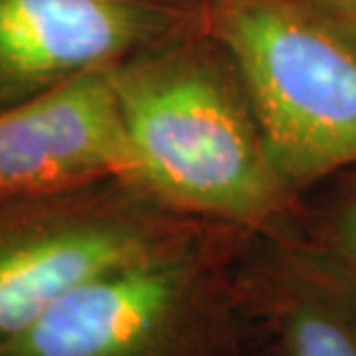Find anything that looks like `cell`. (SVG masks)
I'll use <instances>...</instances> for the list:
<instances>
[{
    "instance_id": "1",
    "label": "cell",
    "mask_w": 356,
    "mask_h": 356,
    "mask_svg": "<svg viewBox=\"0 0 356 356\" xmlns=\"http://www.w3.org/2000/svg\"><path fill=\"white\" fill-rule=\"evenodd\" d=\"M285 186L356 163V44L310 0H209Z\"/></svg>"
},
{
    "instance_id": "2",
    "label": "cell",
    "mask_w": 356,
    "mask_h": 356,
    "mask_svg": "<svg viewBox=\"0 0 356 356\" xmlns=\"http://www.w3.org/2000/svg\"><path fill=\"white\" fill-rule=\"evenodd\" d=\"M136 181L181 207L260 223L283 200V179L246 99L204 63L170 60L111 74Z\"/></svg>"
},
{
    "instance_id": "3",
    "label": "cell",
    "mask_w": 356,
    "mask_h": 356,
    "mask_svg": "<svg viewBox=\"0 0 356 356\" xmlns=\"http://www.w3.org/2000/svg\"><path fill=\"white\" fill-rule=\"evenodd\" d=\"M191 271L152 251L60 297L0 356H163L181 329Z\"/></svg>"
},
{
    "instance_id": "4",
    "label": "cell",
    "mask_w": 356,
    "mask_h": 356,
    "mask_svg": "<svg viewBox=\"0 0 356 356\" xmlns=\"http://www.w3.org/2000/svg\"><path fill=\"white\" fill-rule=\"evenodd\" d=\"M136 175L122 108L104 67L0 113V193H47L99 177L136 181Z\"/></svg>"
},
{
    "instance_id": "5",
    "label": "cell",
    "mask_w": 356,
    "mask_h": 356,
    "mask_svg": "<svg viewBox=\"0 0 356 356\" xmlns=\"http://www.w3.org/2000/svg\"><path fill=\"white\" fill-rule=\"evenodd\" d=\"M156 251L122 216H0V345L97 274Z\"/></svg>"
},
{
    "instance_id": "6",
    "label": "cell",
    "mask_w": 356,
    "mask_h": 356,
    "mask_svg": "<svg viewBox=\"0 0 356 356\" xmlns=\"http://www.w3.org/2000/svg\"><path fill=\"white\" fill-rule=\"evenodd\" d=\"M159 21L138 0H0V74L49 81L102 70Z\"/></svg>"
},
{
    "instance_id": "7",
    "label": "cell",
    "mask_w": 356,
    "mask_h": 356,
    "mask_svg": "<svg viewBox=\"0 0 356 356\" xmlns=\"http://www.w3.org/2000/svg\"><path fill=\"white\" fill-rule=\"evenodd\" d=\"M287 356H356V310L336 297L299 299L285 320Z\"/></svg>"
},
{
    "instance_id": "8",
    "label": "cell",
    "mask_w": 356,
    "mask_h": 356,
    "mask_svg": "<svg viewBox=\"0 0 356 356\" xmlns=\"http://www.w3.org/2000/svg\"><path fill=\"white\" fill-rule=\"evenodd\" d=\"M310 5H315L356 44V0H310Z\"/></svg>"
},
{
    "instance_id": "9",
    "label": "cell",
    "mask_w": 356,
    "mask_h": 356,
    "mask_svg": "<svg viewBox=\"0 0 356 356\" xmlns=\"http://www.w3.org/2000/svg\"><path fill=\"white\" fill-rule=\"evenodd\" d=\"M340 241H343L345 251L356 260V200L345 211L343 221H340Z\"/></svg>"
}]
</instances>
